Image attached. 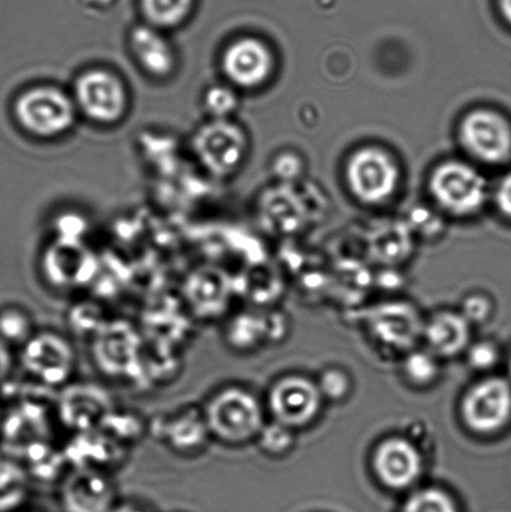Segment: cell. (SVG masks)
Listing matches in <instances>:
<instances>
[{"label":"cell","mask_w":511,"mask_h":512,"mask_svg":"<svg viewBox=\"0 0 511 512\" xmlns=\"http://www.w3.org/2000/svg\"><path fill=\"white\" fill-rule=\"evenodd\" d=\"M74 98L57 87H35L25 90L14 104L20 127L39 138H54L67 133L77 119Z\"/></svg>","instance_id":"2"},{"label":"cell","mask_w":511,"mask_h":512,"mask_svg":"<svg viewBox=\"0 0 511 512\" xmlns=\"http://www.w3.org/2000/svg\"><path fill=\"white\" fill-rule=\"evenodd\" d=\"M25 495L23 473L0 460V512H9L22 503Z\"/></svg>","instance_id":"23"},{"label":"cell","mask_w":511,"mask_h":512,"mask_svg":"<svg viewBox=\"0 0 511 512\" xmlns=\"http://www.w3.org/2000/svg\"><path fill=\"white\" fill-rule=\"evenodd\" d=\"M162 436L168 448L182 456H198L212 441L203 408L179 410L163 423Z\"/></svg>","instance_id":"16"},{"label":"cell","mask_w":511,"mask_h":512,"mask_svg":"<svg viewBox=\"0 0 511 512\" xmlns=\"http://www.w3.org/2000/svg\"><path fill=\"white\" fill-rule=\"evenodd\" d=\"M462 416L474 433L488 435L502 430L511 418L509 381L499 376L480 380L465 394Z\"/></svg>","instance_id":"6"},{"label":"cell","mask_w":511,"mask_h":512,"mask_svg":"<svg viewBox=\"0 0 511 512\" xmlns=\"http://www.w3.org/2000/svg\"><path fill=\"white\" fill-rule=\"evenodd\" d=\"M470 324L483 323L490 315V301L483 295H472L464 301L463 311H460Z\"/></svg>","instance_id":"30"},{"label":"cell","mask_w":511,"mask_h":512,"mask_svg":"<svg viewBox=\"0 0 511 512\" xmlns=\"http://www.w3.org/2000/svg\"><path fill=\"white\" fill-rule=\"evenodd\" d=\"M462 139L469 152L484 162L503 163L511 157V125L490 110H479L465 118Z\"/></svg>","instance_id":"11"},{"label":"cell","mask_w":511,"mask_h":512,"mask_svg":"<svg viewBox=\"0 0 511 512\" xmlns=\"http://www.w3.org/2000/svg\"><path fill=\"white\" fill-rule=\"evenodd\" d=\"M129 45L140 67L152 77L165 78L173 73L177 58L162 29L138 25L130 32Z\"/></svg>","instance_id":"18"},{"label":"cell","mask_w":511,"mask_h":512,"mask_svg":"<svg viewBox=\"0 0 511 512\" xmlns=\"http://www.w3.org/2000/svg\"><path fill=\"white\" fill-rule=\"evenodd\" d=\"M195 155L215 177H228L243 162L248 140L243 129L230 119H210L195 134Z\"/></svg>","instance_id":"4"},{"label":"cell","mask_w":511,"mask_h":512,"mask_svg":"<svg viewBox=\"0 0 511 512\" xmlns=\"http://www.w3.org/2000/svg\"><path fill=\"white\" fill-rule=\"evenodd\" d=\"M500 13L511 25V0H498Z\"/></svg>","instance_id":"34"},{"label":"cell","mask_w":511,"mask_h":512,"mask_svg":"<svg viewBox=\"0 0 511 512\" xmlns=\"http://www.w3.org/2000/svg\"><path fill=\"white\" fill-rule=\"evenodd\" d=\"M509 374H510V378H511V358L509 360Z\"/></svg>","instance_id":"35"},{"label":"cell","mask_w":511,"mask_h":512,"mask_svg":"<svg viewBox=\"0 0 511 512\" xmlns=\"http://www.w3.org/2000/svg\"><path fill=\"white\" fill-rule=\"evenodd\" d=\"M348 177L358 198L378 203L390 197L397 187L398 169L382 150L363 149L350 160Z\"/></svg>","instance_id":"10"},{"label":"cell","mask_w":511,"mask_h":512,"mask_svg":"<svg viewBox=\"0 0 511 512\" xmlns=\"http://www.w3.org/2000/svg\"><path fill=\"white\" fill-rule=\"evenodd\" d=\"M435 198L455 214H470L483 207L487 184L482 175L462 163L442 165L432 178Z\"/></svg>","instance_id":"8"},{"label":"cell","mask_w":511,"mask_h":512,"mask_svg":"<svg viewBox=\"0 0 511 512\" xmlns=\"http://www.w3.org/2000/svg\"><path fill=\"white\" fill-rule=\"evenodd\" d=\"M145 18L155 28H174L188 18L193 0H140Z\"/></svg>","instance_id":"21"},{"label":"cell","mask_w":511,"mask_h":512,"mask_svg":"<svg viewBox=\"0 0 511 512\" xmlns=\"http://www.w3.org/2000/svg\"><path fill=\"white\" fill-rule=\"evenodd\" d=\"M0 424H2V420H0Z\"/></svg>","instance_id":"36"},{"label":"cell","mask_w":511,"mask_h":512,"mask_svg":"<svg viewBox=\"0 0 511 512\" xmlns=\"http://www.w3.org/2000/svg\"><path fill=\"white\" fill-rule=\"evenodd\" d=\"M203 103L210 118L229 119L238 107V97L230 85L217 84L205 92Z\"/></svg>","instance_id":"26"},{"label":"cell","mask_w":511,"mask_h":512,"mask_svg":"<svg viewBox=\"0 0 511 512\" xmlns=\"http://www.w3.org/2000/svg\"><path fill=\"white\" fill-rule=\"evenodd\" d=\"M110 512H150L148 509H145L144 506L139 505L137 503H123L119 505H115L112 511Z\"/></svg>","instance_id":"33"},{"label":"cell","mask_w":511,"mask_h":512,"mask_svg":"<svg viewBox=\"0 0 511 512\" xmlns=\"http://www.w3.org/2000/svg\"><path fill=\"white\" fill-rule=\"evenodd\" d=\"M202 408L212 439L228 448L257 441L267 424L262 401L242 385L215 390Z\"/></svg>","instance_id":"1"},{"label":"cell","mask_w":511,"mask_h":512,"mask_svg":"<svg viewBox=\"0 0 511 512\" xmlns=\"http://www.w3.org/2000/svg\"><path fill=\"white\" fill-rule=\"evenodd\" d=\"M404 375L413 385L432 384L439 375L438 356L429 350L412 351L404 361Z\"/></svg>","instance_id":"24"},{"label":"cell","mask_w":511,"mask_h":512,"mask_svg":"<svg viewBox=\"0 0 511 512\" xmlns=\"http://www.w3.org/2000/svg\"><path fill=\"white\" fill-rule=\"evenodd\" d=\"M92 264L87 250L73 240L58 244L44 258L45 275L52 276L53 283L58 285L80 283L84 276L89 275Z\"/></svg>","instance_id":"19"},{"label":"cell","mask_w":511,"mask_h":512,"mask_svg":"<svg viewBox=\"0 0 511 512\" xmlns=\"http://www.w3.org/2000/svg\"><path fill=\"white\" fill-rule=\"evenodd\" d=\"M428 350L438 358H453L472 344V324L458 311L442 310L424 326Z\"/></svg>","instance_id":"17"},{"label":"cell","mask_w":511,"mask_h":512,"mask_svg":"<svg viewBox=\"0 0 511 512\" xmlns=\"http://www.w3.org/2000/svg\"><path fill=\"white\" fill-rule=\"evenodd\" d=\"M60 498L67 512H110L115 506V485L109 473L74 468L63 480Z\"/></svg>","instance_id":"13"},{"label":"cell","mask_w":511,"mask_h":512,"mask_svg":"<svg viewBox=\"0 0 511 512\" xmlns=\"http://www.w3.org/2000/svg\"><path fill=\"white\" fill-rule=\"evenodd\" d=\"M272 65L268 48L254 38L235 40L222 57L225 77L240 88H254L265 82L272 72Z\"/></svg>","instance_id":"14"},{"label":"cell","mask_w":511,"mask_h":512,"mask_svg":"<svg viewBox=\"0 0 511 512\" xmlns=\"http://www.w3.org/2000/svg\"><path fill=\"white\" fill-rule=\"evenodd\" d=\"M373 468L389 489L405 490L422 478L424 458L412 441L394 436L378 445L373 456Z\"/></svg>","instance_id":"9"},{"label":"cell","mask_w":511,"mask_h":512,"mask_svg":"<svg viewBox=\"0 0 511 512\" xmlns=\"http://www.w3.org/2000/svg\"><path fill=\"white\" fill-rule=\"evenodd\" d=\"M35 334L32 316L27 310L10 306L0 311V339L7 344H27Z\"/></svg>","instance_id":"22"},{"label":"cell","mask_w":511,"mask_h":512,"mask_svg":"<svg viewBox=\"0 0 511 512\" xmlns=\"http://www.w3.org/2000/svg\"><path fill=\"white\" fill-rule=\"evenodd\" d=\"M257 441L263 453L270 456H282L293 448L295 439L293 429L273 421L270 425L265 424Z\"/></svg>","instance_id":"27"},{"label":"cell","mask_w":511,"mask_h":512,"mask_svg":"<svg viewBox=\"0 0 511 512\" xmlns=\"http://www.w3.org/2000/svg\"><path fill=\"white\" fill-rule=\"evenodd\" d=\"M402 512H458V509L445 491L427 488L410 496Z\"/></svg>","instance_id":"25"},{"label":"cell","mask_w":511,"mask_h":512,"mask_svg":"<svg viewBox=\"0 0 511 512\" xmlns=\"http://www.w3.org/2000/svg\"><path fill=\"white\" fill-rule=\"evenodd\" d=\"M113 409L107 391L94 384L64 386L58 403L60 420L77 434L100 428Z\"/></svg>","instance_id":"12"},{"label":"cell","mask_w":511,"mask_h":512,"mask_svg":"<svg viewBox=\"0 0 511 512\" xmlns=\"http://www.w3.org/2000/svg\"><path fill=\"white\" fill-rule=\"evenodd\" d=\"M12 365L13 358L8 344L3 339H0V383H3L8 378Z\"/></svg>","instance_id":"32"},{"label":"cell","mask_w":511,"mask_h":512,"mask_svg":"<svg viewBox=\"0 0 511 512\" xmlns=\"http://www.w3.org/2000/svg\"><path fill=\"white\" fill-rule=\"evenodd\" d=\"M323 399L322 391L314 381L302 376H287L269 390L268 410L273 421L294 430L317 418Z\"/></svg>","instance_id":"7"},{"label":"cell","mask_w":511,"mask_h":512,"mask_svg":"<svg viewBox=\"0 0 511 512\" xmlns=\"http://www.w3.org/2000/svg\"><path fill=\"white\" fill-rule=\"evenodd\" d=\"M73 98L80 112L93 122L112 124L127 112V89L117 75L105 69H92L80 75Z\"/></svg>","instance_id":"5"},{"label":"cell","mask_w":511,"mask_h":512,"mask_svg":"<svg viewBox=\"0 0 511 512\" xmlns=\"http://www.w3.org/2000/svg\"><path fill=\"white\" fill-rule=\"evenodd\" d=\"M185 293L193 313L205 319L223 313L230 300L229 284L215 274L195 276L190 280Z\"/></svg>","instance_id":"20"},{"label":"cell","mask_w":511,"mask_h":512,"mask_svg":"<svg viewBox=\"0 0 511 512\" xmlns=\"http://www.w3.org/2000/svg\"><path fill=\"white\" fill-rule=\"evenodd\" d=\"M318 386L323 398L334 401L343 400L349 394V376L343 370L330 369L322 375Z\"/></svg>","instance_id":"29"},{"label":"cell","mask_w":511,"mask_h":512,"mask_svg":"<svg viewBox=\"0 0 511 512\" xmlns=\"http://www.w3.org/2000/svg\"><path fill=\"white\" fill-rule=\"evenodd\" d=\"M25 371L40 385L64 388L77 366L72 343L62 334L44 330L23 345L20 355Z\"/></svg>","instance_id":"3"},{"label":"cell","mask_w":511,"mask_h":512,"mask_svg":"<svg viewBox=\"0 0 511 512\" xmlns=\"http://www.w3.org/2000/svg\"><path fill=\"white\" fill-rule=\"evenodd\" d=\"M500 353L498 346L490 340L478 341L470 344L467 349V359L470 368L477 371L492 370L499 363Z\"/></svg>","instance_id":"28"},{"label":"cell","mask_w":511,"mask_h":512,"mask_svg":"<svg viewBox=\"0 0 511 512\" xmlns=\"http://www.w3.org/2000/svg\"><path fill=\"white\" fill-rule=\"evenodd\" d=\"M94 341V359L102 373L128 374L139 363V335L128 324H104Z\"/></svg>","instance_id":"15"},{"label":"cell","mask_w":511,"mask_h":512,"mask_svg":"<svg viewBox=\"0 0 511 512\" xmlns=\"http://www.w3.org/2000/svg\"><path fill=\"white\" fill-rule=\"evenodd\" d=\"M497 203L502 213L511 219V174L507 175L499 185Z\"/></svg>","instance_id":"31"}]
</instances>
